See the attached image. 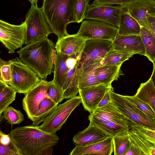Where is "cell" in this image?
Wrapping results in <instances>:
<instances>
[{
    "label": "cell",
    "instance_id": "6da1fadb",
    "mask_svg": "<svg viewBox=\"0 0 155 155\" xmlns=\"http://www.w3.org/2000/svg\"><path fill=\"white\" fill-rule=\"evenodd\" d=\"M9 135L22 155H38L45 149L57 145L59 140L56 134L48 133L31 125L17 127Z\"/></svg>",
    "mask_w": 155,
    "mask_h": 155
},
{
    "label": "cell",
    "instance_id": "7a4b0ae2",
    "mask_svg": "<svg viewBox=\"0 0 155 155\" xmlns=\"http://www.w3.org/2000/svg\"><path fill=\"white\" fill-rule=\"evenodd\" d=\"M55 47L52 40L45 37L21 48L17 53L23 63L41 79H45L54 72L52 57Z\"/></svg>",
    "mask_w": 155,
    "mask_h": 155
},
{
    "label": "cell",
    "instance_id": "3957f363",
    "mask_svg": "<svg viewBox=\"0 0 155 155\" xmlns=\"http://www.w3.org/2000/svg\"><path fill=\"white\" fill-rule=\"evenodd\" d=\"M78 0H43L42 8L48 25L58 38L68 35V24L77 22Z\"/></svg>",
    "mask_w": 155,
    "mask_h": 155
},
{
    "label": "cell",
    "instance_id": "277c9868",
    "mask_svg": "<svg viewBox=\"0 0 155 155\" xmlns=\"http://www.w3.org/2000/svg\"><path fill=\"white\" fill-rule=\"evenodd\" d=\"M90 123L111 137L128 130L134 125L111 102L97 108L88 116Z\"/></svg>",
    "mask_w": 155,
    "mask_h": 155
},
{
    "label": "cell",
    "instance_id": "5b68a950",
    "mask_svg": "<svg viewBox=\"0 0 155 155\" xmlns=\"http://www.w3.org/2000/svg\"><path fill=\"white\" fill-rule=\"evenodd\" d=\"M26 24L25 44L27 45L53 33L42 8L37 5L31 6L25 16Z\"/></svg>",
    "mask_w": 155,
    "mask_h": 155
},
{
    "label": "cell",
    "instance_id": "8992f818",
    "mask_svg": "<svg viewBox=\"0 0 155 155\" xmlns=\"http://www.w3.org/2000/svg\"><path fill=\"white\" fill-rule=\"evenodd\" d=\"M9 61L12 71V80L9 85L18 93L25 94L39 81V77L18 58Z\"/></svg>",
    "mask_w": 155,
    "mask_h": 155
},
{
    "label": "cell",
    "instance_id": "52a82bcc",
    "mask_svg": "<svg viewBox=\"0 0 155 155\" xmlns=\"http://www.w3.org/2000/svg\"><path fill=\"white\" fill-rule=\"evenodd\" d=\"M112 42L105 40H87L78 60V69L102 63L106 55L113 50Z\"/></svg>",
    "mask_w": 155,
    "mask_h": 155
},
{
    "label": "cell",
    "instance_id": "ba28073f",
    "mask_svg": "<svg viewBox=\"0 0 155 155\" xmlns=\"http://www.w3.org/2000/svg\"><path fill=\"white\" fill-rule=\"evenodd\" d=\"M81 103L80 97L75 96L59 105L52 114L42 124L38 126L48 133L56 134L60 130L73 111Z\"/></svg>",
    "mask_w": 155,
    "mask_h": 155
},
{
    "label": "cell",
    "instance_id": "9c48e42d",
    "mask_svg": "<svg viewBox=\"0 0 155 155\" xmlns=\"http://www.w3.org/2000/svg\"><path fill=\"white\" fill-rule=\"evenodd\" d=\"M118 28L103 21L86 19L83 21L77 34L87 40L101 39L113 41L117 35Z\"/></svg>",
    "mask_w": 155,
    "mask_h": 155
},
{
    "label": "cell",
    "instance_id": "30bf717a",
    "mask_svg": "<svg viewBox=\"0 0 155 155\" xmlns=\"http://www.w3.org/2000/svg\"><path fill=\"white\" fill-rule=\"evenodd\" d=\"M111 101L134 124L155 130V120L133 105L124 97L110 90Z\"/></svg>",
    "mask_w": 155,
    "mask_h": 155
},
{
    "label": "cell",
    "instance_id": "8fae6325",
    "mask_svg": "<svg viewBox=\"0 0 155 155\" xmlns=\"http://www.w3.org/2000/svg\"><path fill=\"white\" fill-rule=\"evenodd\" d=\"M26 30L25 21L15 25L0 20V41L8 49L9 53H14L16 49L25 44Z\"/></svg>",
    "mask_w": 155,
    "mask_h": 155
},
{
    "label": "cell",
    "instance_id": "7c38bea8",
    "mask_svg": "<svg viewBox=\"0 0 155 155\" xmlns=\"http://www.w3.org/2000/svg\"><path fill=\"white\" fill-rule=\"evenodd\" d=\"M123 5H97L92 3L86 12L84 19H94L105 22L118 27L120 15L124 11Z\"/></svg>",
    "mask_w": 155,
    "mask_h": 155
},
{
    "label": "cell",
    "instance_id": "4fadbf2b",
    "mask_svg": "<svg viewBox=\"0 0 155 155\" xmlns=\"http://www.w3.org/2000/svg\"><path fill=\"white\" fill-rule=\"evenodd\" d=\"M48 82L45 79H40L36 84L25 94L22 103L23 107L28 118L32 121L41 102L45 98L49 97L47 93Z\"/></svg>",
    "mask_w": 155,
    "mask_h": 155
},
{
    "label": "cell",
    "instance_id": "5bb4252c",
    "mask_svg": "<svg viewBox=\"0 0 155 155\" xmlns=\"http://www.w3.org/2000/svg\"><path fill=\"white\" fill-rule=\"evenodd\" d=\"M112 87L111 85L99 84L79 90V96L85 109L90 113L96 110L104 96Z\"/></svg>",
    "mask_w": 155,
    "mask_h": 155
},
{
    "label": "cell",
    "instance_id": "9a60e30c",
    "mask_svg": "<svg viewBox=\"0 0 155 155\" xmlns=\"http://www.w3.org/2000/svg\"><path fill=\"white\" fill-rule=\"evenodd\" d=\"M123 5L141 27L148 28L147 15L155 10V0H134Z\"/></svg>",
    "mask_w": 155,
    "mask_h": 155
},
{
    "label": "cell",
    "instance_id": "2e32d148",
    "mask_svg": "<svg viewBox=\"0 0 155 155\" xmlns=\"http://www.w3.org/2000/svg\"><path fill=\"white\" fill-rule=\"evenodd\" d=\"M113 50L145 55L144 46L140 35H117L112 42Z\"/></svg>",
    "mask_w": 155,
    "mask_h": 155
},
{
    "label": "cell",
    "instance_id": "e0dca14e",
    "mask_svg": "<svg viewBox=\"0 0 155 155\" xmlns=\"http://www.w3.org/2000/svg\"><path fill=\"white\" fill-rule=\"evenodd\" d=\"M86 40L77 34L64 36L58 38L55 45L56 53L69 56L80 55Z\"/></svg>",
    "mask_w": 155,
    "mask_h": 155
},
{
    "label": "cell",
    "instance_id": "ac0fdd59",
    "mask_svg": "<svg viewBox=\"0 0 155 155\" xmlns=\"http://www.w3.org/2000/svg\"><path fill=\"white\" fill-rule=\"evenodd\" d=\"M80 55L69 56V65L66 81L63 88L64 99L70 98L76 96L79 92L78 76V61Z\"/></svg>",
    "mask_w": 155,
    "mask_h": 155
},
{
    "label": "cell",
    "instance_id": "d6986e66",
    "mask_svg": "<svg viewBox=\"0 0 155 155\" xmlns=\"http://www.w3.org/2000/svg\"><path fill=\"white\" fill-rule=\"evenodd\" d=\"M112 137L89 145L75 146L70 153V155L98 154L110 155L113 152Z\"/></svg>",
    "mask_w": 155,
    "mask_h": 155
},
{
    "label": "cell",
    "instance_id": "ffe728a7",
    "mask_svg": "<svg viewBox=\"0 0 155 155\" xmlns=\"http://www.w3.org/2000/svg\"><path fill=\"white\" fill-rule=\"evenodd\" d=\"M111 137L97 126L90 123L84 130L74 135L72 140L75 146L89 145Z\"/></svg>",
    "mask_w": 155,
    "mask_h": 155
},
{
    "label": "cell",
    "instance_id": "44dd1931",
    "mask_svg": "<svg viewBox=\"0 0 155 155\" xmlns=\"http://www.w3.org/2000/svg\"><path fill=\"white\" fill-rule=\"evenodd\" d=\"M121 65H103L97 67L95 71L96 79L100 84L110 85L112 82L123 75Z\"/></svg>",
    "mask_w": 155,
    "mask_h": 155
},
{
    "label": "cell",
    "instance_id": "7402d4cb",
    "mask_svg": "<svg viewBox=\"0 0 155 155\" xmlns=\"http://www.w3.org/2000/svg\"><path fill=\"white\" fill-rule=\"evenodd\" d=\"M141 27L138 22L124 8L120 15L117 35H140Z\"/></svg>",
    "mask_w": 155,
    "mask_h": 155
},
{
    "label": "cell",
    "instance_id": "603a6c76",
    "mask_svg": "<svg viewBox=\"0 0 155 155\" xmlns=\"http://www.w3.org/2000/svg\"><path fill=\"white\" fill-rule=\"evenodd\" d=\"M68 57L69 56L67 55L59 53H57L53 81L62 89L65 84L69 68L68 61Z\"/></svg>",
    "mask_w": 155,
    "mask_h": 155
},
{
    "label": "cell",
    "instance_id": "cb8c5ba5",
    "mask_svg": "<svg viewBox=\"0 0 155 155\" xmlns=\"http://www.w3.org/2000/svg\"><path fill=\"white\" fill-rule=\"evenodd\" d=\"M102 64V63H98L78 69V76L79 90L100 84L96 79L95 71L97 67Z\"/></svg>",
    "mask_w": 155,
    "mask_h": 155
},
{
    "label": "cell",
    "instance_id": "d4e9b609",
    "mask_svg": "<svg viewBox=\"0 0 155 155\" xmlns=\"http://www.w3.org/2000/svg\"><path fill=\"white\" fill-rule=\"evenodd\" d=\"M58 104L49 97L44 99L38 105L35 117L31 125L38 126L44 122L52 114Z\"/></svg>",
    "mask_w": 155,
    "mask_h": 155
},
{
    "label": "cell",
    "instance_id": "484cf974",
    "mask_svg": "<svg viewBox=\"0 0 155 155\" xmlns=\"http://www.w3.org/2000/svg\"><path fill=\"white\" fill-rule=\"evenodd\" d=\"M135 95L149 105L155 111V87L150 78L140 84Z\"/></svg>",
    "mask_w": 155,
    "mask_h": 155
},
{
    "label": "cell",
    "instance_id": "4316f807",
    "mask_svg": "<svg viewBox=\"0 0 155 155\" xmlns=\"http://www.w3.org/2000/svg\"><path fill=\"white\" fill-rule=\"evenodd\" d=\"M17 92L12 87L0 81V117L4 110L15 100Z\"/></svg>",
    "mask_w": 155,
    "mask_h": 155
},
{
    "label": "cell",
    "instance_id": "83f0119b",
    "mask_svg": "<svg viewBox=\"0 0 155 155\" xmlns=\"http://www.w3.org/2000/svg\"><path fill=\"white\" fill-rule=\"evenodd\" d=\"M140 35L143 44L145 55L153 64L155 62V37L147 28L141 27Z\"/></svg>",
    "mask_w": 155,
    "mask_h": 155
},
{
    "label": "cell",
    "instance_id": "f1b7e54d",
    "mask_svg": "<svg viewBox=\"0 0 155 155\" xmlns=\"http://www.w3.org/2000/svg\"><path fill=\"white\" fill-rule=\"evenodd\" d=\"M128 134L131 142L146 155H155V143L136 134L129 129Z\"/></svg>",
    "mask_w": 155,
    "mask_h": 155
},
{
    "label": "cell",
    "instance_id": "f546056e",
    "mask_svg": "<svg viewBox=\"0 0 155 155\" xmlns=\"http://www.w3.org/2000/svg\"><path fill=\"white\" fill-rule=\"evenodd\" d=\"M129 129L112 137L114 155H124L130 145L131 141L128 134Z\"/></svg>",
    "mask_w": 155,
    "mask_h": 155
},
{
    "label": "cell",
    "instance_id": "4dcf8cb0",
    "mask_svg": "<svg viewBox=\"0 0 155 155\" xmlns=\"http://www.w3.org/2000/svg\"><path fill=\"white\" fill-rule=\"evenodd\" d=\"M134 54L112 50L105 56L102 61V65H121Z\"/></svg>",
    "mask_w": 155,
    "mask_h": 155
},
{
    "label": "cell",
    "instance_id": "1f68e13d",
    "mask_svg": "<svg viewBox=\"0 0 155 155\" xmlns=\"http://www.w3.org/2000/svg\"><path fill=\"white\" fill-rule=\"evenodd\" d=\"M123 96L133 105L155 120V111L148 104L138 98L135 95L132 96L123 95Z\"/></svg>",
    "mask_w": 155,
    "mask_h": 155
},
{
    "label": "cell",
    "instance_id": "d6a6232c",
    "mask_svg": "<svg viewBox=\"0 0 155 155\" xmlns=\"http://www.w3.org/2000/svg\"><path fill=\"white\" fill-rule=\"evenodd\" d=\"M0 121L4 118L11 125L19 124L24 120L23 114L20 110L15 109L11 106H8L2 113Z\"/></svg>",
    "mask_w": 155,
    "mask_h": 155
},
{
    "label": "cell",
    "instance_id": "836d02e7",
    "mask_svg": "<svg viewBox=\"0 0 155 155\" xmlns=\"http://www.w3.org/2000/svg\"><path fill=\"white\" fill-rule=\"evenodd\" d=\"M47 93L50 97L58 104L64 99V91L53 80L48 82Z\"/></svg>",
    "mask_w": 155,
    "mask_h": 155
},
{
    "label": "cell",
    "instance_id": "e575fe53",
    "mask_svg": "<svg viewBox=\"0 0 155 155\" xmlns=\"http://www.w3.org/2000/svg\"><path fill=\"white\" fill-rule=\"evenodd\" d=\"M129 130L136 134L155 143V130L137 124H134Z\"/></svg>",
    "mask_w": 155,
    "mask_h": 155
},
{
    "label": "cell",
    "instance_id": "d590c367",
    "mask_svg": "<svg viewBox=\"0 0 155 155\" xmlns=\"http://www.w3.org/2000/svg\"><path fill=\"white\" fill-rule=\"evenodd\" d=\"M0 81L9 85L12 80V71L11 63L0 58Z\"/></svg>",
    "mask_w": 155,
    "mask_h": 155
},
{
    "label": "cell",
    "instance_id": "8d00e7d4",
    "mask_svg": "<svg viewBox=\"0 0 155 155\" xmlns=\"http://www.w3.org/2000/svg\"><path fill=\"white\" fill-rule=\"evenodd\" d=\"M89 0H78L75 9L76 22L80 23L84 19L86 12L89 6Z\"/></svg>",
    "mask_w": 155,
    "mask_h": 155
},
{
    "label": "cell",
    "instance_id": "74e56055",
    "mask_svg": "<svg viewBox=\"0 0 155 155\" xmlns=\"http://www.w3.org/2000/svg\"><path fill=\"white\" fill-rule=\"evenodd\" d=\"M0 155H22L14 144L11 140L10 143L5 145L0 143Z\"/></svg>",
    "mask_w": 155,
    "mask_h": 155
},
{
    "label": "cell",
    "instance_id": "f35d334b",
    "mask_svg": "<svg viewBox=\"0 0 155 155\" xmlns=\"http://www.w3.org/2000/svg\"><path fill=\"white\" fill-rule=\"evenodd\" d=\"M134 0H94L93 3L97 5L117 4L122 5Z\"/></svg>",
    "mask_w": 155,
    "mask_h": 155
},
{
    "label": "cell",
    "instance_id": "ab89813d",
    "mask_svg": "<svg viewBox=\"0 0 155 155\" xmlns=\"http://www.w3.org/2000/svg\"><path fill=\"white\" fill-rule=\"evenodd\" d=\"M124 155H144V154L139 147L131 141Z\"/></svg>",
    "mask_w": 155,
    "mask_h": 155
},
{
    "label": "cell",
    "instance_id": "60d3db41",
    "mask_svg": "<svg viewBox=\"0 0 155 155\" xmlns=\"http://www.w3.org/2000/svg\"><path fill=\"white\" fill-rule=\"evenodd\" d=\"M147 17L148 29L155 37V16L148 14Z\"/></svg>",
    "mask_w": 155,
    "mask_h": 155
},
{
    "label": "cell",
    "instance_id": "b9f144b4",
    "mask_svg": "<svg viewBox=\"0 0 155 155\" xmlns=\"http://www.w3.org/2000/svg\"><path fill=\"white\" fill-rule=\"evenodd\" d=\"M111 89L108 91L104 96L101 101L100 103L98 106V108L102 107L111 101L110 97Z\"/></svg>",
    "mask_w": 155,
    "mask_h": 155
},
{
    "label": "cell",
    "instance_id": "7bdbcfd3",
    "mask_svg": "<svg viewBox=\"0 0 155 155\" xmlns=\"http://www.w3.org/2000/svg\"><path fill=\"white\" fill-rule=\"evenodd\" d=\"M0 143L5 145L9 144L11 141V138L8 134L7 135L3 133L1 130L0 131Z\"/></svg>",
    "mask_w": 155,
    "mask_h": 155
},
{
    "label": "cell",
    "instance_id": "ee69618b",
    "mask_svg": "<svg viewBox=\"0 0 155 155\" xmlns=\"http://www.w3.org/2000/svg\"><path fill=\"white\" fill-rule=\"evenodd\" d=\"M53 152V148L52 147H48L41 151L38 155H52Z\"/></svg>",
    "mask_w": 155,
    "mask_h": 155
},
{
    "label": "cell",
    "instance_id": "f6af8a7d",
    "mask_svg": "<svg viewBox=\"0 0 155 155\" xmlns=\"http://www.w3.org/2000/svg\"><path fill=\"white\" fill-rule=\"evenodd\" d=\"M153 64V71L151 75V76L150 78L153 82V85L155 87V62Z\"/></svg>",
    "mask_w": 155,
    "mask_h": 155
},
{
    "label": "cell",
    "instance_id": "bcb514c9",
    "mask_svg": "<svg viewBox=\"0 0 155 155\" xmlns=\"http://www.w3.org/2000/svg\"><path fill=\"white\" fill-rule=\"evenodd\" d=\"M31 4V6L37 5V3L38 0H28Z\"/></svg>",
    "mask_w": 155,
    "mask_h": 155
},
{
    "label": "cell",
    "instance_id": "7dc6e473",
    "mask_svg": "<svg viewBox=\"0 0 155 155\" xmlns=\"http://www.w3.org/2000/svg\"><path fill=\"white\" fill-rule=\"evenodd\" d=\"M150 14L152 15L155 16V10L153 12H152V13H151Z\"/></svg>",
    "mask_w": 155,
    "mask_h": 155
}]
</instances>
